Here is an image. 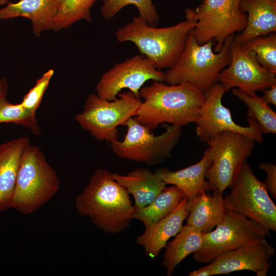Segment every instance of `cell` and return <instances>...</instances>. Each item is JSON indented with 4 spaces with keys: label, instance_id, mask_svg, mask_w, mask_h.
<instances>
[{
    "label": "cell",
    "instance_id": "obj_1",
    "mask_svg": "<svg viewBox=\"0 0 276 276\" xmlns=\"http://www.w3.org/2000/svg\"><path fill=\"white\" fill-rule=\"evenodd\" d=\"M140 96L143 101L133 118L151 131L165 123L181 127L195 123L205 98L190 83L170 85L157 81L142 87Z\"/></svg>",
    "mask_w": 276,
    "mask_h": 276
},
{
    "label": "cell",
    "instance_id": "obj_2",
    "mask_svg": "<svg viewBox=\"0 0 276 276\" xmlns=\"http://www.w3.org/2000/svg\"><path fill=\"white\" fill-rule=\"evenodd\" d=\"M75 205L80 215L88 217L105 233L113 234L129 226L134 212L127 190L105 169L91 175L87 186L75 197Z\"/></svg>",
    "mask_w": 276,
    "mask_h": 276
},
{
    "label": "cell",
    "instance_id": "obj_3",
    "mask_svg": "<svg viewBox=\"0 0 276 276\" xmlns=\"http://www.w3.org/2000/svg\"><path fill=\"white\" fill-rule=\"evenodd\" d=\"M185 12L184 21L165 28L149 26L139 16H135L119 28L115 36L119 42H133L156 69L169 68L181 56L189 33L195 26L194 10L188 8Z\"/></svg>",
    "mask_w": 276,
    "mask_h": 276
},
{
    "label": "cell",
    "instance_id": "obj_4",
    "mask_svg": "<svg viewBox=\"0 0 276 276\" xmlns=\"http://www.w3.org/2000/svg\"><path fill=\"white\" fill-rule=\"evenodd\" d=\"M193 29L189 33L181 56L165 73V81L170 85L189 83L204 93L218 82L219 74L229 65L230 45L235 34L229 36L221 50L216 53L213 50V40L201 44L197 42Z\"/></svg>",
    "mask_w": 276,
    "mask_h": 276
},
{
    "label": "cell",
    "instance_id": "obj_5",
    "mask_svg": "<svg viewBox=\"0 0 276 276\" xmlns=\"http://www.w3.org/2000/svg\"><path fill=\"white\" fill-rule=\"evenodd\" d=\"M60 179L40 148L30 144L22 155L11 208L30 214L57 193Z\"/></svg>",
    "mask_w": 276,
    "mask_h": 276
},
{
    "label": "cell",
    "instance_id": "obj_6",
    "mask_svg": "<svg viewBox=\"0 0 276 276\" xmlns=\"http://www.w3.org/2000/svg\"><path fill=\"white\" fill-rule=\"evenodd\" d=\"M117 96L110 101L90 94L82 111L75 117L81 128L97 140L109 143L117 140V127L135 116L142 101L130 91L120 92Z\"/></svg>",
    "mask_w": 276,
    "mask_h": 276
},
{
    "label": "cell",
    "instance_id": "obj_7",
    "mask_svg": "<svg viewBox=\"0 0 276 276\" xmlns=\"http://www.w3.org/2000/svg\"><path fill=\"white\" fill-rule=\"evenodd\" d=\"M123 125L127 128V133L123 141L110 143L112 151L120 158L147 166L160 164L170 157L182 134L181 127L167 125L163 133L155 135L133 117Z\"/></svg>",
    "mask_w": 276,
    "mask_h": 276
},
{
    "label": "cell",
    "instance_id": "obj_8",
    "mask_svg": "<svg viewBox=\"0 0 276 276\" xmlns=\"http://www.w3.org/2000/svg\"><path fill=\"white\" fill-rule=\"evenodd\" d=\"M224 198L226 212L240 214L259 224L270 235L276 231V206L268 194L264 182L255 176L244 161Z\"/></svg>",
    "mask_w": 276,
    "mask_h": 276
},
{
    "label": "cell",
    "instance_id": "obj_9",
    "mask_svg": "<svg viewBox=\"0 0 276 276\" xmlns=\"http://www.w3.org/2000/svg\"><path fill=\"white\" fill-rule=\"evenodd\" d=\"M255 141L239 132L224 131L206 144L212 163L206 172V191L221 193L229 187L246 158L252 153Z\"/></svg>",
    "mask_w": 276,
    "mask_h": 276
},
{
    "label": "cell",
    "instance_id": "obj_10",
    "mask_svg": "<svg viewBox=\"0 0 276 276\" xmlns=\"http://www.w3.org/2000/svg\"><path fill=\"white\" fill-rule=\"evenodd\" d=\"M241 0H202L194 10L196 19L193 30L199 44L209 40L215 43L213 50L219 52L225 39L245 28L247 15L239 7Z\"/></svg>",
    "mask_w": 276,
    "mask_h": 276
},
{
    "label": "cell",
    "instance_id": "obj_11",
    "mask_svg": "<svg viewBox=\"0 0 276 276\" xmlns=\"http://www.w3.org/2000/svg\"><path fill=\"white\" fill-rule=\"evenodd\" d=\"M269 236L257 222L228 211L214 231L204 234L202 245L193 258L200 263H210L223 252L257 244Z\"/></svg>",
    "mask_w": 276,
    "mask_h": 276
},
{
    "label": "cell",
    "instance_id": "obj_12",
    "mask_svg": "<svg viewBox=\"0 0 276 276\" xmlns=\"http://www.w3.org/2000/svg\"><path fill=\"white\" fill-rule=\"evenodd\" d=\"M225 92L218 82L204 93V101L195 122V131L200 141L207 143L222 132L229 131L240 133L262 144L263 133L255 120L247 118V126H242L233 121L229 109L222 103Z\"/></svg>",
    "mask_w": 276,
    "mask_h": 276
},
{
    "label": "cell",
    "instance_id": "obj_13",
    "mask_svg": "<svg viewBox=\"0 0 276 276\" xmlns=\"http://www.w3.org/2000/svg\"><path fill=\"white\" fill-rule=\"evenodd\" d=\"M230 50L231 62L221 71L218 79L225 91L238 87L244 93L252 94L276 84V74L263 67L254 52L234 39L231 43Z\"/></svg>",
    "mask_w": 276,
    "mask_h": 276
},
{
    "label": "cell",
    "instance_id": "obj_14",
    "mask_svg": "<svg viewBox=\"0 0 276 276\" xmlns=\"http://www.w3.org/2000/svg\"><path fill=\"white\" fill-rule=\"evenodd\" d=\"M165 73L156 69L150 61L136 55L115 64L101 77L97 84V95L108 100H113L123 89L127 88L137 97L147 81H165Z\"/></svg>",
    "mask_w": 276,
    "mask_h": 276
},
{
    "label": "cell",
    "instance_id": "obj_15",
    "mask_svg": "<svg viewBox=\"0 0 276 276\" xmlns=\"http://www.w3.org/2000/svg\"><path fill=\"white\" fill-rule=\"evenodd\" d=\"M275 249L265 239L223 252L210 262L213 275L247 270L256 274L269 262Z\"/></svg>",
    "mask_w": 276,
    "mask_h": 276
},
{
    "label": "cell",
    "instance_id": "obj_16",
    "mask_svg": "<svg viewBox=\"0 0 276 276\" xmlns=\"http://www.w3.org/2000/svg\"><path fill=\"white\" fill-rule=\"evenodd\" d=\"M190 204L191 200L183 197L169 214L145 227V232L137 237L136 242L144 247L147 256L151 258L157 257L168 240L177 234L189 215Z\"/></svg>",
    "mask_w": 276,
    "mask_h": 276
},
{
    "label": "cell",
    "instance_id": "obj_17",
    "mask_svg": "<svg viewBox=\"0 0 276 276\" xmlns=\"http://www.w3.org/2000/svg\"><path fill=\"white\" fill-rule=\"evenodd\" d=\"M30 144L28 136L0 144V212L11 208L21 158Z\"/></svg>",
    "mask_w": 276,
    "mask_h": 276
},
{
    "label": "cell",
    "instance_id": "obj_18",
    "mask_svg": "<svg viewBox=\"0 0 276 276\" xmlns=\"http://www.w3.org/2000/svg\"><path fill=\"white\" fill-rule=\"evenodd\" d=\"M58 9L56 0H19L9 2L0 8V20L24 17L31 21L36 37L47 30H53L54 20Z\"/></svg>",
    "mask_w": 276,
    "mask_h": 276
},
{
    "label": "cell",
    "instance_id": "obj_19",
    "mask_svg": "<svg viewBox=\"0 0 276 276\" xmlns=\"http://www.w3.org/2000/svg\"><path fill=\"white\" fill-rule=\"evenodd\" d=\"M241 11L247 15L245 29L234 37L243 44L249 39L276 32V0H241Z\"/></svg>",
    "mask_w": 276,
    "mask_h": 276
},
{
    "label": "cell",
    "instance_id": "obj_20",
    "mask_svg": "<svg viewBox=\"0 0 276 276\" xmlns=\"http://www.w3.org/2000/svg\"><path fill=\"white\" fill-rule=\"evenodd\" d=\"M212 163L208 148L198 163L182 169L172 171L166 168L156 169L154 173L166 184H171L180 189L185 197L192 200L202 192L206 191L208 181L205 174Z\"/></svg>",
    "mask_w": 276,
    "mask_h": 276
},
{
    "label": "cell",
    "instance_id": "obj_21",
    "mask_svg": "<svg viewBox=\"0 0 276 276\" xmlns=\"http://www.w3.org/2000/svg\"><path fill=\"white\" fill-rule=\"evenodd\" d=\"M226 212L223 193L204 191L191 200L187 224L205 234L223 221Z\"/></svg>",
    "mask_w": 276,
    "mask_h": 276
},
{
    "label": "cell",
    "instance_id": "obj_22",
    "mask_svg": "<svg viewBox=\"0 0 276 276\" xmlns=\"http://www.w3.org/2000/svg\"><path fill=\"white\" fill-rule=\"evenodd\" d=\"M111 176L133 196L134 210L150 204L166 185L154 172L143 168H137L125 175L111 173Z\"/></svg>",
    "mask_w": 276,
    "mask_h": 276
},
{
    "label": "cell",
    "instance_id": "obj_23",
    "mask_svg": "<svg viewBox=\"0 0 276 276\" xmlns=\"http://www.w3.org/2000/svg\"><path fill=\"white\" fill-rule=\"evenodd\" d=\"M204 234L186 224L182 225L175 238L167 243L162 265L167 270V275L172 274L175 267L189 255L198 251L203 243Z\"/></svg>",
    "mask_w": 276,
    "mask_h": 276
},
{
    "label": "cell",
    "instance_id": "obj_24",
    "mask_svg": "<svg viewBox=\"0 0 276 276\" xmlns=\"http://www.w3.org/2000/svg\"><path fill=\"white\" fill-rule=\"evenodd\" d=\"M185 197L175 186L165 188L148 205L134 210L133 218L140 220L145 227L151 225L169 214Z\"/></svg>",
    "mask_w": 276,
    "mask_h": 276
},
{
    "label": "cell",
    "instance_id": "obj_25",
    "mask_svg": "<svg viewBox=\"0 0 276 276\" xmlns=\"http://www.w3.org/2000/svg\"><path fill=\"white\" fill-rule=\"evenodd\" d=\"M232 94L248 107V118L254 119L262 133H276V113L256 93L248 94L239 89H232Z\"/></svg>",
    "mask_w": 276,
    "mask_h": 276
},
{
    "label": "cell",
    "instance_id": "obj_26",
    "mask_svg": "<svg viewBox=\"0 0 276 276\" xmlns=\"http://www.w3.org/2000/svg\"><path fill=\"white\" fill-rule=\"evenodd\" d=\"M97 0H56L58 9L54 20L55 32L68 28L80 20L91 21L90 9Z\"/></svg>",
    "mask_w": 276,
    "mask_h": 276
},
{
    "label": "cell",
    "instance_id": "obj_27",
    "mask_svg": "<svg viewBox=\"0 0 276 276\" xmlns=\"http://www.w3.org/2000/svg\"><path fill=\"white\" fill-rule=\"evenodd\" d=\"M129 5L136 7L139 16L148 25L157 26L159 18L152 0H103L100 8L101 16L105 20H110L122 9Z\"/></svg>",
    "mask_w": 276,
    "mask_h": 276
},
{
    "label": "cell",
    "instance_id": "obj_28",
    "mask_svg": "<svg viewBox=\"0 0 276 276\" xmlns=\"http://www.w3.org/2000/svg\"><path fill=\"white\" fill-rule=\"evenodd\" d=\"M255 53L257 61L264 68L276 74V34L252 38L242 44Z\"/></svg>",
    "mask_w": 276,
    "mask_h": 276
},
{
    "label": "cell",
    "instance_id": "obj_29",
    "mask_svg": "<svg viewBox=\"0 0 276 276\" xmlns=\"http://www.w3.org/2000/svg\"><path fill=\"white\" fill-rule=\"evenodd\" d=\"M13 123L28 128L35 135L41 133L40 128L34 113L20 103L14 104L4 98L0 99V123Z\"/></svg>",
    "mask_w": 276,
    "mask_h": 276
},
{
    "label": "cell",
    "instance_id": "obj_30",
    "mask_svg": "<svg viewBox=\"0 0 276 276\" xmlns=\"http://www.w3.org/2000/svg\"><path fill=\"white\" fill-rule=\"evenodd\" d=\"M54 74V71L50 69L36 80L35 85L24 96L20 103L23 107L36 113Z\"/></svg>",
    "mask_w": 276,
    "mask_h": 276
},
{
    "label": "cell",
    "instance_id": "obj_31",
    "mask_svg": "<svg viewBox=\"0 0 276 276\" xmlns=\"http://www.w3.org/2000/svg\"><path fill=\"white\" fill-rule=\"evenodd\" d=\"M259 168L265 171L267 177L264 182L266 188L274 198H276V166L270 163H262Z\"/></svg>",
    "mask_w": 276,
    "mask_h": 276
},
{
    "label": "cell",
    "instance_id": "obj_32",
    "mask_svg": "<svg viewBox=\"0 0 276 276\" xmlns=\"http://www.w3.org/2000/svg\"><path fill=\"white\" fill-rule=\"evenodd\" d=\"M264 95L262 97L264 101L268 105L276 106V84L269 88L263 90Z\"/></svg>",
    "mask_w": 276,
    "mask_h": 276
},
{
    "label": "cell",
    "instance_id": "obj_33",
    "mask_svg": "<svg viewBox=\"0 0 276 276\" xmlns=\"http://www.w3.org/2000/svg\"><path fill=\"white\" fill-rule=\"evenodd\" d=\"M189 276H211L213 275V271L210 264L203 266L197 270L191 271L189 274Z\"/></svg>",
    "mask_w": 276,
    "mask_h": 276
},
{
    "label": "cell",
    "instance_id": "obj_34",
    "mask_svg": "<svg viewBox=\"0 0 276 276\" xmlns=\"http://www.w3.org/2000/svg\"><path fill=\"white\" fill-rule=\"evenodd\" d=\"M8 82L5 77L0 78V99L6 98L8 91Z\"/></svg>",
    "mask_w": 276,
    "mask_h": 276
},
{
    "label": "cell",
    "instance_id": "obj_35",
    "mask_svg": "<svg viewBox=\"0 0 276 276\" xmlns=\"http://www.w3.org/2000/svg\"><path fill=\"white\" fill-rule=\"evenodd\" d=\"M271 261H269L264 267L256 273V275L257 276H265L271 264Z\"/></svg>",
    "mask_w": 276,
    "mask_h": 276
},
{
    "label": "cell",
    "instance_id": "obj_36",
    "mask_svg": "<svg viewBox=\"0 0 276 276\" xmlns=\"http://www.w3.org/2000/svg\"><path fill=\"white\" fill-rule=\"evenodd\" d=\"M10 0H0V6H4L7 4Z\"/></svg>",
    "mask_w": 276,
    "mask_h": 276
}]
</instances>
